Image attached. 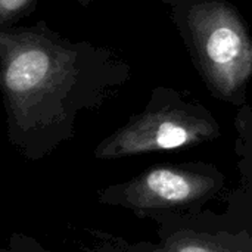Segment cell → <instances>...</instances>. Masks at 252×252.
<instances>
[{
    "label": "cell",
    "mask_w": 252,
    "mask_h": 252,
    "mask_svg": "<svg viewBox=\"0 0 252 252\" xmlns=\"http://www.w3.org/2000/svg\"><path fill=\"white\" fill-rule=\"evenodd\" d=\"M130 78V63L114 49L69 40L46 21L0 30L6 137L28 161L69 142L78 117L102 108Z\"/></svg>",
    "instance_id": "6da1fadb"
},
{
    "label": "cell",
    "mask_w": 252,
    "mask_h": 252,
    "mask_svg": "<svg viewBox=\"0 0 252 252\" xmlns=\"http://www.w3.org/2000/svg\"><path fill=\"white\" fill-rule=\"evenodd\" d=\"M170 18L210 94L241 108L252 80V34L227 0L170 6Z\"/></svg>",
    "instance_id": "7a4b0ae2"
},
{
    "label": "cell",
    "mask_w": 252,
    "mask_h": 252,
    "mask_svg": "<svg viewBox=\"0 0 252 252\" xmlns=\"http://www.w3.org/2000/svg\"><path fill=\"white\" fill-rule=\"evenodd\" d=\"M154 239L130 241L96 227H72L80 252H252V196L241 186L227 193V207L155 223Z\"/></svg>",
    "instance_id": "3957f363"
},
{
    "label": "cell",
    "mask_w": 252,
    "mask_h": 252,
    "mask_svg": "<svg viewBox=\"0 0 252 252\" xmlns=\"http://www.w3.org/2000/svg\"><path fill=\"white\" fill-rule=\"evenodd\" d=\"M221 127L213 112L188 92L158 86L145 108L102 139L93 155L100 161L195 148L219 139Z\"/></svg>",
    "instance_id": "277c9868"
},
{
    "label": "cell",
    "mask_w": 252,
    "mask_h": 252,
    "mask_svg": "<svg viewBox=\"0 0 252 252\" xmlns=\"http://www.w3.org/2000/svg\"><path fill=\"white\" fill-rule=\"evenodd\" d=\"M226 186L224 173L210 162L157 164L128 180L99 189L96 201L161 223L204 211Z\"/></svg>",
    "instance_id": "5b68a950"
},
{
    "label": "cell",
    "mask_w": 252,
    "mask_h": 252,
    "mask_svg": "<svg viewBox=\"0 0 252 252\" xmlns=\"http://www.w3.org/2000/svg\"><path fill=\"white\" fill-rule=\"evenodd\" d=\"M235 154L239 173V185L252 196V106L245 103L238 108L235 121Z\"/></svg>",
    "instance_id": "8992f818"
},
{
    "label": "cell",
    "mask_w": 252,
    "mask_h": 252,
    "mask_svg": "<svg viewBox=\"0 0 252 252\" xmlns=\"http://www.w3.org/2000/svg\"><path fill=\"white\" fill-rule=\"evenodd\" d=\"M38 0H0V30L18 25V22L30 16Z\"/></svg>",
    "instance_id": "52a82bcc"
},
{
    "label": "cell",
    "mask_w": 252,
    "mask_h": 252,
    "mask_svg": "<svg viewBox=\"0 0 252 252\" xmlns=\"http://www.w3.org/2000/svg\"><path fill=\"white\" fill-rule=\"evenodd\" d=\"M0 252H63L58 251V250H52L44 247L38 239L25 235V233H19L15 232L12 233L6 242L0 247Z\"/></svg>",
    "instance_id": "ba28073f"
},
{
    "label": "cell",
    "mask_w": 252,
    "mask_h": 252,
    "mask_svg": "<svg viewBox=\"0 0 252 252\" xmlns=\"http://www.w3.org/2000/svg\"><path fill=\"white\" fill-rule=\"evenodd\" d=\"M164 4L168 6H176V4H182V3H190V1H199V0H161Z\"/></svg>",
    "instance_id": "9c48e42d"
},
{
    "label": "cell",
    "mask_w": 252,
    "mask_h": 252,
    "mask_svg": "<svg viewBox=\"0 0 252 252\" xmlns=\"http://www.w3.org/2000/svg\"><path fill=\"white\" fill-rule=\"evenodd\" d=\"M71 1H75L77 4H80V6H89V4H92V3H94V1H97V0H71Z\"/></svg>",
    "instance_id": "30bf717a"
}]
</instances>
